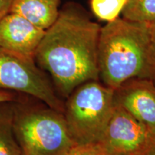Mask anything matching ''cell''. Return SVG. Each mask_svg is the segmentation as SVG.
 <instances>
[{"mask_svg": "<svg viewBox=\"0 0 155 155\" xmlns=\"http://www.w3.org/2000/svg\"><path fill=\"white\" fill-rule=\"evenodd\" d=\"M101 26L80 4L68 2L47 29L35 55L58 94L67 98L83 83L98 81V46Z\"/></svg>", "mask_w": 155, "mask_h": 155, "instance_id": "obj_1", "label": "cell"}, {"mask_svg": "<svg viewBox=\"0 0 155 155\" xmlns=\"http://www.w3.org/2000/svg\"><path fill=\"white\" fill-rule=\"evenodd\" d=\"M99 78L115 90L134 78L154 79L155 60L148 23L119 17L101 27L98 46Z\"/></svg>", "mask_w": 155, "mask_h": 155, "instance_id": "obj_2", "label": "cell"}, {"mask_svg": "<svg viewBox=\"0 0 155 155\" xmlns=\"http://www.w3.org/2000/svg\"><path fill=\"white\" fill-rule=\"evenodd\" d=\"M30 96L17 93L12 101V127L22 155H65L77 146L69 132L63 113Z\"/></svg>", "mask_w": 155, "mask_h": 155, "instance_id": "obj_3", "label": "cell"}, {"mask_svg": "<svg viewBox=\"0 0 155 155\" xmlns=\"http://www.w3.org/2000/svg\"><path fill=\"white\" fill-rule=\"evenodd\" d=\"M114 108V89L98 81L78 86L64 104L63 114L76 145L97 144Z\"/></svg>", "mask_w": 155, "mask_h": 155, "instance_id": "obj_4", "label": "cell"}, {"mask_svg": "<svg viewBox=\"0 0 155 155\" xmlns=\"http://www.w3.org/2000/svg\"><path fill=\"white\" fill-rule=\"evenodd\" d=\"M0 90L24 94L63 113L64 103L35 60L0 48Z\"/></svg>", "mask_w": 155, "mask_h": 155, "instance_id": "obj_5", "label": "cell"}, {"mask_svg": "<svg viewBox=\"0 0 155 155\" xmlns=\"http://www.w3.org/2000/svg\"><path fill=\"white\" fill-rule=\"evenodd\" d=\"M155 137V132L114 104L111 116L97 144L109 155H141Z\"/></svg>", "mask_w": 155, "mask_h": 155, "instance_id": "obj_6", "label": "cell"}, {"mask_svg": "<svg viewBox=\"0 0 155 155\" xmlns=\"http://www.w3.org/2000/svg\"><path fill=\"white\" fill-rule=\"evenodd\" d=\"M114 104L155 132V84L152 79L134 78L114 90Z\"/></svg>", "mask_w": 155, "mask_h": 155, "instance_id": "obj_7", "label": "cell"}, {"mask_svg": "<svg viewBox=\"0 0 155 155\" xmlns=\"http://www.w3.org/2000/svg\"><path fill=\"white\" fill-rule=\"evenodd\" d=\"M45 32L22 15L9 12L0 20V48L35 60Z\"/></svg>", "mask_w": 155, "mask_h": 155, "instance_id": "obj_8", "label": "cell"}, {"mask_svg": "<svg viewBox=\"0 0 155 155\" xmlns=\"http://www.w3.org/2000/svg\"><path fill=\"white\" fill-rule=\"evenodd\" d=\"M61 2V0H15L9 12L22 15L38 28L46 30L58 19Z\"/></svg>", "mask_w": 155, "mask_h": 155, "instance_id": "obj_9", "label": "cell"}, {"mask_svg": "<svg viewBox=\"0 0 155 155\" xmlns=\"http://www.w3.org/2000/svg\"><path fill=\"white\" fill-rule=\"evenodd\" d=\"M12 101L0 103V155H22L13 131Z\"/></svg>", "mask_w": 155, "mask_h": 155, "instance_id": "obj_10", "label": "cell"}, {"mask_svg": "<svg viewBox=\"0 0 155 155\" xmlns=\"http://www.w3.org/2000/svg\"><path fill=\"white\" fill-rule=\"evenodd\" d=\"M121 17L134 22H155V0H128Z\"/></svg>", "mask_w": 155, "mask_h": 155, "instance_id": "obj_11", "label": "cell"}, {"mask_svg": "<svg viewBox=\"0 0 155 155\" xmlns=\"http://www.w3.org/2000/svg\"><path fill=\"white\" fill-rule=\"evenodd\" d=\"M128 0H89L91 11L100 20L112 22L121 17Z\"/></svg>", "mask_w": 155, "mask_h": 155, "instance_id": "obj_12", "label": "cell"}, {"mask_svg": "<svg viewBox=\"0 0 155 155\" xmlns=\"http://www.w3.org/2000/svg\"><path fill=\"white\" fill-rule=\"evenodd\" d=\"M65 155H109L96 144L77 145Z\"/></svg>", "mask_w": 155, "mask_h": 155, "instance_id": "obj_13", "label": "cell"}, {"mask_svg": "<svg viewBox=\"0 0 155 155\" xmlns=\"http://www.w3.org/2000/svg\"><path fill=\"white\" fill-rule=\"evenodd\" d=\"M15 0H0V20L10 12Z\"/></svg>", "mask_w": 155, "mask_h": 155, "instance_id": "obj_14", "label": "cell"}, {"mask_svg": "<svg viewBox=\"0 0 155 155\" xmlns=\"http://www.w3.org/2000/svg\"><path fill=\"white\" fill-rule=\"evenodd\" d=\"M17 93L9 91L0 90V103L5 101H11L15 99Z\"/></svg>", "mask_w": 155, "mask_h": 155, "instance_id": "obj_15", "label": "cell"}, {"mask_svg": "<svg viewBox=\"0 0 155 155\" xmlns=\"http://www.w3.org/2000/svg\"><path fill=\"white\" fill-rule=\"evenodd\" d=\"M149 25V32H150L151 48L153 56L155 60V22L152 23H148Z\"/></svg>", "mask_w": 155, "mask_h": 155, "instance_id": "obj_16", "label": "cell"}, {"mask_svg": "<svg viewBox=\"0 0 155 155\" xmlns=\"http://www.w3.org/2000/svg\"><path fill=\"white\" fill-rule=\"evenodd\" d=\"M141 155H155V137L148 148Z\"/></svg>", "mask_w": 155, "mask_h": 155, "instance_id": "obj_17", "label": "cell"}, {"mask_svg": "<svg viewBox=\"0 0 155 155\" xmlns=\"http://www.w3.org/2000/svg\"><path fill=\"white\" fill-rule=\"evenodd\" d=\"M153 81H154V84H155V76L154 78V79H153Z\"/></svg>", "mask_w": 155, "mask_h": 155, "instance_id": "obj_18", "label": "cell"}]
</instances>
